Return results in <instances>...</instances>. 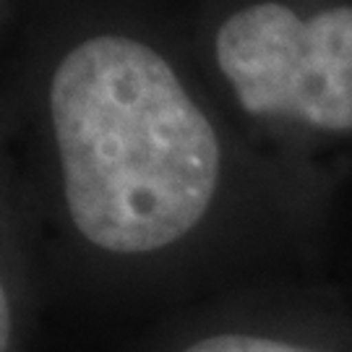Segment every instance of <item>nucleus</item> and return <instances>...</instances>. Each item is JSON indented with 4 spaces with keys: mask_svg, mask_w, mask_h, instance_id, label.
<instances>
[{
    "mask_svg": "<svg viewBox=\"0 0 352 352\" xmlns=\"http://www.w3.org/2000/svg\"><path fill=\"white\" fill-rule=\"evenodd\" d=\"M50 115L76 230L104 251L149 253L201 222L219 141L162 55L91 37L52 76Z\"/></svg>",
    "mask_w": 352,
    "mask_h": 352,
    "instance_id": "f257e3e1",
    "label": "nucleus"
},
{
    "mask_svg": "<svg viewBox=\"0 0 352 352\" xmlns=\"http://www.w3.org/2000/svg\"><path fill=\"white\" fill-rule=\"evenodd\" d=\"M217 60L248 113L352 131V8L314 19L279 3L243 8L219 29Z\"/></svg>",
    "mask_w": 352,
    "mask_h": 352,
    "instance_id": "f03ea898",
    "label": "nucleus"
},
{
    "mask_svg": "<svg viewBox=\"0 0 352 352\" xmlns=\"http://www.w3.org/2000/svg\"><path fill=\"white\" fill-rule=\"evenodd\" d=\"M183 352H314L305 347H295L287 342L266 340V337H251V334H214L196 342Z\"/></svg>",
    "mask_w": 352,
    "mask_h": 352,
    "instance_id": "7ed1b4c3",
    "label": "nucleus"
},
{
    "mask_svg": "<svg viewBox=\"0 0 352 352\" xmlns=\"http://www.w3.org/2000/svg\"><path fill=\"white\" fill-rule=\"evenodd\" d=\"M8 314H11V305H8V295L3 292V295H0V337H3V352L8 350V334H11Z\"/></svg>",
    "mask_w": 352,
    "mask_h": 352,
    "instance_id": "20e7f679",
    "label": "nucleus"
}]
</instances>
